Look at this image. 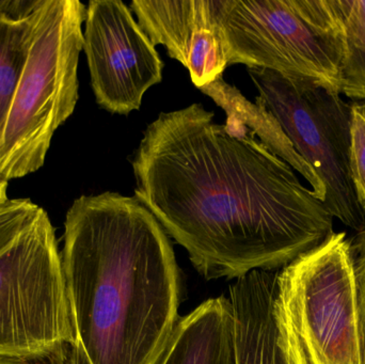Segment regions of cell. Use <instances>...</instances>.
Instances as JSON below:
<instances>
[{
    "label": "cell",
    "instance_id": "12",
    "mask_svg": "<svg viewBox=\"0 0 365 364\" xmlns=\"http://www.w3.org/2000/svg\"><path fill=\"white\" fill-rule=\"evenodd\" d=\"M200 91L210 96L227 115V125L247 128L259 137V142L265 145L277 157L298 171L310 184L315 196L324 203L325 186L312 167L299 155L276 118L259 103H251L240 90L230 85L222 76L204 87Z\"/></svg>",
    "mask_w": 365,
    "mask_h": 364
},
{
    "label": "cell",
    "instance_id": "15",
    "mask_svg": "<svg viewBox=\"0 0 365 364\" xmlns=\"http://www.w3.org/2000/svg\"><path fill=\"white\" fill-rule=\"evenodd\" d=\"M349 162L354 188L365 211V103L351 105Z\"/></svg>",
    "mask_w": 365,
    "mask_h": 364
},
{
    "label": "cell",
    "instance_id": "14",
    "mask_svg": "<svg viewBox=\"0 0 365 364\" xmlns=\"http://www.w3.org/2000/svg\"><path fill=\"white\" fill-rule=\"evenodd\" d=\"M342 28L340 93L365 100V0H329Z\"/></svg>",
    "mask_w": 365,
    "mask_h": 364
},
{
    "label": "cell",
    "instance_id": "6",
    "mask_svg": "<svg viewBox=\"0 0 365 364\" xmlns=\"http://www.w3.org/2000/svg\"><path fill=\"white\" fill-rule=\"evenodd\" d=\"M351 247L334 233L279 271L281 312L304 364H364Z\"/></svg>",
    "mask_w": 365,
    "mask_h": 364
},
{
    "label": "cell",
    "instance_id": "3",
    "mask_svg": "<svg viewBox=\"0 0 365 364\" xmlns=\"http://www.w3.org/2000/svg\"><path fill=\"white\" fill-rule=\"evenodd\" d=\"M86 12L78 0H41L0 138V182L38 171L56 130L74 113Z\"/></svg>",
    "mask_w": 365,
    "mask_h": 364
},
{
    "label": "cell",
    "instance_id": "4",
    "mask_svg": "<svg viewBox=\"0 0 365 364\" xmlns=\"http://www.w3.org/2000/svg\"><path fill=\"white\" fill-rule=\"evenodd\" d=\"M220 29L227 66L265 68L340 93L342 28L329 0H221Z\"/></svg>",
    "mask_w": 365,
    "mask_h": 364
},
{
    "label": "cell",
    "instance_id": "13",
    "mask_svg": "<svg viewBox=\"0 0 365 364\" xmlns=\"http://www.w3.org/2000/svg\"><path fill=\"white\" fill-rule=\"evenodd\" d=\"M41 0H0V138L31 44Z\"/></svg>",
    "mask_w": 365,
    "mask_h": 364
},
{
    "label": "cell",
    "instance_id": "11",
    "mask_svg": "<svg viewBox=\"0 0 365 364\" xmlns=\"http://www.w3.org/2000/svg\"><path fill=\"white\" fill-rule=\"evenodd\" d=\"M158 364H237L235 314L230 298L204 301L180 318Z\"/></svg>",
    "mask_w": 365,
    "mask_h": 364
},
{
    "label": "cell",
    "instance_id": "18",
    "mask_svg": "<svg viewBox=\"0 0 365 364\" xmlns=\"http://www.w3.org/2000/svg\"><path fill=\"white\" fill-rule=\"evenodd\" d=\"M0 364H70L66 356L21 358V357L0 356Z\"/></svg>",
    "mask_w": 365,
    "mask_h": 364
},
{
    "label": "cell",
    "instance_id": "1",
    "mask_svg": "<svg viewBox=\"0 0 365 364\" xmlns=\"http://www.w3.org/2000/svg\"><path fill=\"white\" fill-rule=\"evenodd\" d=\"M195 103L152 122L133 160L135 197L205 279L276 271L334 234V217L248 128Z\"/></svg>",
    "mask_w": 365,
    "mask_h": 364
},
{
    "label": "cell",
    "instance_id": "10",
    "mask_svg": "<svg viewBox=\"0 0 365 364\" xmlns=\"http://www.w3.org/2000/svg\"><path fill=\"white\" fill-rule=\"evenodd\" d=\"M278 276L277 271H251L230 288L237 364H304L283 320Z\"/></svg>",
    "mask_w": 365,
    "mask_h": 364
},
{
    "label": "cell",
    "instance_id": "5",
    "mask_svg": "<svg viewBox=\"0 0 365 364\" xmlns=\"http://www.w3.org/2000/svg\"><path fill=\"white\" fill-rule=\"evenodd\" d=\"M72 344L61 252L41 207L0 254V356H66Z\"/></svg>",
    "mask_w": 365,
    "mask_h": 364
},
{
    "label": "cell",
    "instance_id": "16",
    "mask_svg": "<svg viewBox=\"0 0 365 364\" xmlns=\"http://www.w3.org/2000/svg\"><path fill=\"white\" fill-rule=\"evenodd\" d=\"M40 209L29 199H9L0 207V254L36 218Z\"/></svg>",
    "mask_w": 365,
    "mask_h": 364
},
{
    "label": "cell",
    "instance_id": "9",
    "mask_svg": "<svg viewBox=\"0 0 365 364\" xmlns=\"http://www.w3.org/2000/svg\"><path fill=\"white\" fill-rule=\"evenodd\" d=\"M221 0H134L138 24L154 45L188 70L202 88L227 68L220 29Z\"/></svg>",
    "mask_w": 365,
    "mask_h": 364
},
{
    "label": "cell",
    "instance_id": "17",
    "mask_svg": "<svg viewBox=\"0 0 365 364\" xmlns=\"http://www.w3.org/2000/svg\"><path fill=\"white\" fill-rule=\"evenodd\" d=\"M351 259L357 293L362 361L365 364V229L351 241Z\"/></svg>",
    "mask_w": 365,
    "mask_h": 364
},
{
    "label": "cell",
    "instance_id": "19",
    "mask_svg": "<svg viewBox=\"0 0 365 364\" xmlns=\"http://www.w3.org/2000/svg\"><path fill=\"white\" fill-rule=\"evenodd\" d=\"M6 192H8V183L0 182V207L9 200Z\"/></svg>",
    "mask_w": 365,
    "mask_h": 364
},
{
    "label": "cell",
    "instance_id": "7",
    "mask_svg": "<svg viewBox=\"0 0 365 364\" xmlns=\"http://www.w3.org/2000/svg\"><path fill=\"white\" fill-rule=\"evenodd\" d=\"M263 105L296 151L325 186L324 204L332 217L361 232L365 211L358 201L351 162V105L321 83L289 78L265 68H248Z\"/></svg>",
    "mask_w": 365,
    "mask_h": 364
},
{
    "label": "cell",
    "instance_id": "8",
    "mask_svg": "<svg viewBox=\"0 0 365 364\" xmlns=\"http://www.w3.org/2000/svg\"><path fill=\"white\" fill-rule=\"evenodd\" d=\"M96 103L115 115L140 109L145 92L163 79L164 62L132 11L120 0H91L83 46Z\"/></svg>",
    "mask_w": 365,
    "mask_h": 364
},
{
    "label": "cell",
    "instance_id": "2",
    "mask_svg": "<svg viewBox=\"0 0 365 364\" xmlns=\"http://www.w3.org/2000/svg\"><path fill=\"white\" fill-rule=\"evenodd\" d=\"M70 364H158L180 322V271L166 231L136 198L81 196L64 222Z\"/></svg>",
    "mask_w": 365,
    "mask_h": 364
}]
</instances>
